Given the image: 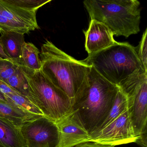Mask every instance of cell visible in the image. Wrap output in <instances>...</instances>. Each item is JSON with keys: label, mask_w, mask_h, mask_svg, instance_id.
<instances>
[{"label": "cell", "mask_w": 147, "mask_h": 147, "mask_svg": "<svg viewBox=\"0 0 147 147\" xmlns=\"http://www.w3.org/2000/svg\"><path fill=\"white\" fill-rule=\"evenodd\" d=\"M118 90L91 66L87 80L72 100L70 113L89 135L99 131Z\"/></svg>", "instance_id": "1"}, {"label": "cell", "mask_w": 147, "mask_h": 147, "mask_svg": "<svg viewBox=\"0 0 147 147\" xmlns=\"http://www.w3.org/2000/svg\"><path fill=\"white\" fill-rule=\"evenodd\" d=\"M41 71L73 100L87 79L91 66L77 61L46 40L41 46Z\"/></svg>", "instance_id": "2"}, {"label": "cell", "mask_w": 147, "mask_h": 147, "mask_svg": "<svg viewBox=\"0 0 147 147\" xmlns=\"http://www.w3.org/2000/svg\"><path fill=\"white\" fill-rule=\"evenodd\" d=\"M91 20L106 26L113 36L127 38L140 31V3L137 0H86Z\"/></svg>", "instance_id": "3"}, {"label": "cell", "mask_w": 147, "mask_h": 147, "mask_svg": "<svg viewBox=\"0 0 147 147\" xmlns=\"http://www.w3.org/2000/svg\"><path fill=\"white\" fill-rule=\"evenodd\" d=\"M81 61L93 67L103 78L117 86L132 75L147 73L136 47L127 42H117L105 49L88 55Z\"/></svg>", "instance_id": "4"}, {"label": "cell", "mask_w": 147, "mask_h": 147, "mask_svg": "<svg viewBox=\"0 0 147 147\" xmlns=\"http://www.w3.org/2000/svg\"><path fill=\"white\" fill-rule=\"evenodd\" d=\"M21 70L28 83L26 97L44 116L57 122L71 113L72 99L55 86L41 70L27 73Z\"/></svg>", "instance_id": "5"}, {"label": "cell", "mask_w": 147, "mask_h": 147, "mask_svg": "<svg viewBox=\"0 0 147 147\" xmlns=\"http://www.w3.org/2000/svg\"><path fill=\"white\" fill-rule=\"evenodd\" d=\"M118 87L128 98L131 122L138 138L136 143L141 147H147V73L132 75Z\"/></svg>", "instance_id": "6"}, {"label": "cell", "mask_w": 147, "mask_h": 147, "mask_svg": "<svg viewBox=\"0 0 147 147\" xmlns=\"http://www.w3.org/2000/svg\"><path fill=\"white\" fill-rule=\"evenodd\" d=\"M51 0H0V33L28 34L40 29L38 11Z\"/></svg>", "instance_id": "7"}, {"label": "cell", "mask_w": 147, "mask_h": 147, "mask_svg": "<svg viewBox=\"0 0 147 147\" xmlns=\"http://www.w3.org/2000/svg\"><path fill=\"white\" fill-rule=\"evenodd\" d=\"M26 147H57L59 130L55 122L44 116L25 122L20 127Z\"/></svg>", "instance_id": "8"}, {"label": "cell", "mask_w": 147, "mask_h": 147, "mask_svg": "<svg viewBox=\"0 0 147 147\" xmlns=\"http://www.w3.org/2000/svg\"><path fill=\"white\" fill-rule=\"evenodd\" d=\"M90 136L89 142L114 147L136 143L138 139L134 133L128 110L104 129Z\"/></svg>", "instance_id": "9"}, {"label": "cell", "mask_w": 147, "mask_h": 147, "mask_svg": "<svg viewBox=\"0 0 147 147\" xmlns=\"http://www.w3.org/2000/svg\"><path fill=\"white\" fill-rule=\"evenodd\" d=\"M55 123L59 134L57 147H73L89 142L90 135L72 113Z\"/></svg>", "instance_id": "10"}, {"label": "cell", "mask_w": 147, "mask_h": 147, "mask_svg": "<svg viewBox=\"0 0 147 147\" xmlns=\"http://www.w3.org/2000/svg\"><path fill=\"white\" fill-rule=\"evenodd\" d=\"M84 33L86 38L85 48L88 55L105 49L117 42L108 27L96 20H91L88 29Z\"/></svg>", "instance_id": "11"}, {"label": "cell", "mask_w": 147, "mask_h": 147, "mask_svg": "<svg viewBox=\"0 0 147 147\" xmlns=\"http://www.w3.org/2000/svg\"><path fill=\"white\" fill-rule=\"evenodd\" d=\"M25 35L15 32L2 33L0 36L4 52L9 59L19 67Z\"/></svg>", "instance_id": "12"}, {"label": "cell", "mask_w": 147, "mask_h": 147, "mask_svg": "<svg viewBox=\"0 0 147 147\" xmlns=\"http://www.w3.org/2000/svg\"><path fill=\"white\" fill-rule=\"evenodd\" d=\"M0 147H26L20 127L0 117Z\"/></svg>", "instance_id": "13"}, {"label": "cell", "mask_w": 147, "mask_h": 147, "mask_svg": "<svg viewBox=\"0 0 147 147\" xmlns=\"http://www.w3.org/2000/svg\"><path fill=\"white\" fill-rule=\"evenodd\" d=\"M40 51L31 42H25L22 48L19 67L27 73H33L41 70Z\"/></svg>", "instance_id": "14"}, {"label": "cell", "mask_w": 147, "mask_h": 147, "mask_svg": "<svg viewBox=\"0 0 147 147\" xmlns=\"http://www.w3.org/2000/svg\"><path fill=\"white\" fill-rule=\"evenodd\" d=\"M41 116L28 112L12 104L0 101V117L10 120L19 127L25 122Z\"/></svg>", "instance_id": "15"}, {"label": "cell", "mask_w": 147, "mask_h": 147, "mask_svg": "<svg viewBox=\"0 0 147 147\" xmlns=\"http://www.w3.org/2000/svg\"><path fill=\"white\" fill-rule=\"evenodd\" d=\"M127 110L128 98L127 96L119 88L115 100L109 113V115L101 126L100 131L117 119Z\"/></svg>", "instance_id": "16"}, {"label": "cell", "mask_w": 147, "mask_h": 147, "mask_svg": "<svg viewBox=\"0 0 147 147\" xmlns=\"http://www.w3.org/2000/svg\"><path fill=\"white\" fill-rule=\"evenodd\" d=\"M7 102L12 104L23 110L32 114L44 116L42 112L28 98L18 93L10 94L4 95Z\"/></svg>", "instance_id": "17"}, {"label": "cell", "mask_w": 147, "mask_h": 147, "mask_svg": "<svg viewBox=\"0 0 147 147\" xmlns=\"http://www.w3.org/2000/svg\"><path fill=\"white\" fill-rule=\"evenodd\" d=\"M5 83L20 94L24 97L27 96L28 83L20 67H19L18 70L6 81Z\"/></svg>", "instance_id": "18"}, {"label": "cell", "mask_w": 147, "mask_h": 147, "mask_svg": "<svg viewBox=\"0 0 147 147\" xmlns=\"http://www.w3.org/2000/svg\"><path fill=\"white\" fill-rule=\"evenodd\" d=\"M10 59L0 60V80L5 82L19 68Z\"/></svg>", "instance_id": "19"}, {"label": "cell", "mask_w": 147, "mask_h": 147, "mask_svg": "<svg viewBox=\"0 0 147 147\" xmlns=\"http://www.w3.org/2000/svg\"><path fill=\"white\" fill-rule=\"evenodd\" d=\"M138 57L144 67L147 71V29L143 34L138 46L136 47Z\"/></svg>", "instance_id": "20"}, {"label": "cell", "mask_w": 147, "mask_h": 147, "mask_svg": "<svg viewBox=\"0 0 147 147\" xmlns=\"http://www.w3.org/2000/svg\"><path fill=\"white\" fill-rule=\"evenodd\" d=\"M0 92L3 95L10 94L18 93L1 80H0Z\"/></svg>", "instance_id": "21"}, {"label": "cell", "mask_w": 147, "mask_h": 147, "mask_svg": "<svg viewBox=\"0 0 147 147\" xmlns=\"http://www.w3.org/2000/svg\"><path fill=\"white\" fill-rule=\"evenodd\" d=\"M73 147H114V146L111 145H104V144H100L97 143L88 142L84 143L78 144L76 146Z\"/></svg>", "instance_id": "22"}, {"label": "cell", "mask_w": 147, "mask_h": 147, "mask_svg": "<svg viewBox=\"0 0 147 147\" xmlns=\"http://www.w3.org/2000/svg\"><path fill=\"white\" fill-rule=\"evenodd\" d=\"M0 57H2L3 59H9L8 57L6 55L5 53L4 52L3 47H2V44H1V41H0Z\"/></svg>", "instance_id": "23"}, {"label": "cell", "mask_w": 147, "mask_h": 147, "mask_svg": "<svg viewBox=\"0 0 147 147\" xmlns=\"http://www.w3.org/2000/svg\"><path fill=\"white\" fill-rule=\"evenodd\" d=\"M0 101H4V102H7L5 98L4 95L0 92Z\"/></svg>", "instance_id": "24"}, {"label": "cell", "mask_w": 147, "mask_h": 147, "mask_svg": "<svg viewBox=\"0 0 147 147\" xmlns=\"http://www.w3.org/2000/svg\"><path fill=\"white\" fill-rule=\"evenodd\" d=\"M3 59H3V58H2V57H0V60H3Z\"/></svg>", "instance_id": "25"}]
</instances>
